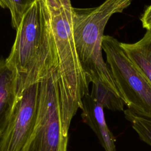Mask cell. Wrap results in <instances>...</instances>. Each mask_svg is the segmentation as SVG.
Instances as JSON below:
<instances>
[{
    "mask_svg": "<svg viewBox=\"0 0 151 151\" xmlns=\"http://www.w3.org/2000/svg\"><path fill=\"white\" fill-rule=\"evenodd\" d=\"M47 24L58 81L63 132L68 136L71 121L89 94L88 81L76 51L70 0H40Z\"/></svg>",
    "mask_w": 151,
    "mask_h": 151,
    "instance_id": "cell-1",
    "label": "cell"
},
{
    "mask_svg": "<svg viewBox=\"0 0 151 151\" xmlns=\"http://www.w3.org/2000/svg\"><path fill=\"white\" fill-rule=\"evenodd\" d=\"M16 30L11 52L5 60L16 71L18 97L55 64L51 38L40 0L25 13Z\"/></svg>",
    "mask_w": 151,
    "mask_h": 151,
    "instance_id": "cell-2",
    "label": "cell"
},
{
    "mask_svg": "<svg viewBox=\"0 0 151 151\" xmlns=\"http://www.w3.org/2000/svg\"><path fill=\"white\" fill-rule=\"evenodd\" d=\"M133 1L105 0L96 7H73L72 9V27L76 51L88 81L90 83L101 81L117 94L115 84L102 56L103 37L111 17L123 12Z\"/></svg>",
    "mask_w": 151,
    "mask_h": 151,
    "instance_id": "cell-3",
    "label": "cell"
},
{
    "mask_svg": "<svg viewBox=\"0 0 151 151\" xmlns=\"http://www.w3.org/2000/svg\"><path fill=\"white\" fill-rule=\"evenodd\" d=\"M102 49L119 96L127 109L151 120V83L126 53L122 42L104 35Z\"/></svg>",
    "mask_w": 151,
    "mask_h": 151,
    "instance_id": "cell-4",
    "label": "cell"
},
{
    "mask_svg": "<svg viewBox=\"0 0 151 151\" xmlns=\"http://www.w3.org/2000/svg\"><path fill=\"white\" fill-rule=\"evenodd\" d=\"M68 136L63 132L55 64L38 80V109L32 132L22 151H67Z\"/></svg>",
    "mask_w": 151,
    "mask_h": 151,
    "instance_id": "cell-5",
    "label": "cell"
},
{
    "mask_svg": "<svg viewBox=\"0 0 151 151\" xmlns=\"http://www.w3.org/2000/svg\"><path fill=\"white\" fill-rule=\"evenodd\" d=\"M38 81L18 97L0 139V151H22L34 129L37 115Z\"/></svg>",
    "mask_w": 151,
    "mask_h": 151,
    "instance_id": "cell-6",
    "label": "cell"
},
{
    "mask_svg": "<svg viewBox=\"0 0 151 151\" xmlns=\"http://www.w3.org/2000/svg\"><path fill=\"white\" fill-rule=\"evenodd\" d=\"M81 109L84 122L97 135L105 151H116V140L106 123L104 108L89 93L83 98Z\"/></svg>",
    "mask_w": 151,
    "mask_h": 151,
    "instance_id": "cell-7",
    "label": "cell"
},
{
    "mask_svg": "<svg viewBox=\"0 0 151 151\" xmlns=\"http://www.w3.org/2000/svg\"><path fill=\"white\" fill-rule=\"evenodd\" d=\"M18 99L17 76L15 70L0 59V138L8 125Z\"/></svg>",
    "mask_w": 151,
    "mask_h": 151,
    "instance_id": "cell-8",
    "label": "cell"
},
{
    "mask_svg": "<svg viewBox=\"0 0 151 151\" xmlns=\"http://www.w3.org/2000/svg\"><path fill=\"white\" fill-rule=\"evenodd\" d=\"M122 46L151 83V31H146L138 41L122 42Z\"/></svg>",
    "mask_w": 151,
    "mask_h": 151,
    "instance_id": "cell-9",
    "label": "cell"
},
{
    "mask_svg": "<svg viewBox=\"0 0 151 151\" xmlns=\"http://www.w3.org/2000/svg\"><path fill=\"white\" fill-rule=\"evenodd\" d=\"M92 84L90 94L104 109L114 111L124 110V102L113 89L101 81H97Z\"/></svg>",
    "mask_w": 151,
    "mask_h": 151,
    "instance_id": "cell-10",
    "label": "cell"
},
{
    "mask_svg": "<svg viewBox=\"0 0 151 151\" xmlns=\"http://www.w3.org/2000/svg\"><path fill=\"white\" fill-rule=\"evenodd\" d=\"M37 0H0V6L9 10L11 24L17 29L25 13Z\"/></svg>",
    "mask_w": 151,
    "mask_h": 151,
    "instance_id": "cell-11",
    "label": "cell"
},
{
    "mask_svg": "<svg viewBox=\"0 0 151 151\" xmlns=\"http://www.w3.org/2000/svg\"><path fill=\"white\" fill-rule=\"evenodd\" d=\"M123 112L140 139L151 146V120L139 116L127 109Z\"/></svg>",
    "mask_w": 151,
    "mask_h": 151,
    "instance_id": "cell-12",
    "label": "cell"
},
{
    "mask_svg": "<svg viewBox=\"0 0 151 151\" xmlns=\"http://www.w3.org/2000/svg\"><path fill=\"white\" fill-rule=\"evenodd\" d=\"M140 19L143 27L146 31H151V4L146 8Z\"/></svg>",
    "mask_w": 151,
    "mask_h": 151,
    "instance_id": "cell-13",
    "label": "cell"
}]
</instances>
